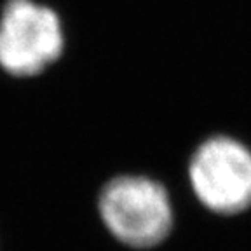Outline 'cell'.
I'll return each mask as SVG.
<instances>
[{
  "instance_id": "cell-1",
  "label": "cell",
  "mask_w": 251,
  "mask_h": 251,
  "mask_svg": "<svg viewBox=\"0 0 251 251\" xmlns=\"http://www.w3.org/2000/svg\"><path fill=\"white\" fill-rule=\"evenodd\" d=\"M98 208L110 234L136 250L157 246L173 227L168 190L147 176L122 175L112 178L100 194Z\"/></svg>"
},
{
  "instance_id": "cell-2",
  "label": "cell",
  "mask_w": 251,
  "mask_h": 251,
  "mask_svg": "<svg viewBox=\"0 0 251 251\" xmlns=\"http://www.w3.org/2000/svg\"><path fill=\"white\" fill-rule=\"evenodd\" d=\"M61 21L33 0H9L0 14V67L14 77H33L61 56Z\"/></svg>"
},
{
  "instance_id": "cell-3",
  "label": "cell",
  "mask_w": 251,
  "mask_h": 251,
  "mask_svg": "<svg viewBox=\"0 0 251 251\" xmlns=\"http://www.w3.org/2000/svg\"><path fill=\"white\" fill-rule=\"evenodd\" d=\"M188 180L204 208L237 215L251 208V150L230 136L202 141L188 164Z\"/></svg>"
}]
</instances>
